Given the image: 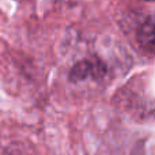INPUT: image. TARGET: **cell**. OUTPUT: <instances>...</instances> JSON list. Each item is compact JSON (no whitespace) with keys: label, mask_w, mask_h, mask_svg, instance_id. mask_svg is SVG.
<instances>
[{"label":"cell","mask_w":155,"mask_h":155,"mask_svg":"<svg viewBox=\"0 0 155 155\" xmlns=\"http://www.w3.org/2000/svg\"><path fill=\"white\" fill-rule=\"evenodd\" d=\"M107 68L105 63L98 57H87L78 61L70 71L68 79L72 83L83 80H101L106 75Z\"/></svg>","instance_id":"cell-1"},{"label":"cell","mask_w":155,"mask_h":155,"mask_svg":"<svg viewBox=\"0 0 155 155\" xmlns=\"http://www.w3.org/2000/svg\"><path fill=\"white\" fill-rule=\"evenodd\" d=\"M148 2H153V0H148Z\"/></svg>","instance_id":"cell-3"},{"label":"cell","mask_w":155,"mask_h":155,"mask_svg":"<svg viewBox=\"0 0 155 155\" xmlns=\"http://www.w3.org/2000/svg\"><path fill=\"white\" fill-rule=\"evenodd\" d=\"M136 40L139 42L140 48L151 54L154 53V46H155V21L153 15H148L147 19L139 26L136 33Z\"/></svg>","instance_id":"cell-2"}]
</instances>
